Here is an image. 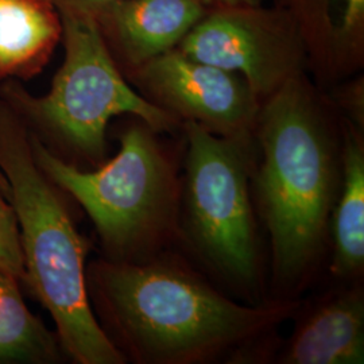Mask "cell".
Returning <instances> with one entry per match:
<instances>
[{
	"mask_svg": "<svg viewBox=\"0 0 364 364\" xmlns=\"http://www.w3.org/2000/svg\"><path fill=\"white\" fill-rule=\"evenodd\" d=\"M61 39L63 19L50 0H0V82L37 77Z\"/></svg>",
	"mask_w": 364,
	"mask_h": 364,
	"instance_id": "cell-12",
	"label": "cell"
},
{
	"mask_svg": "<svg viewBox=\"0 0 364 364\" xmlns=\"http://www.w3.org/2000/svg\"><path fill=\"white\" fill-rule=\"evenodd\" d=\"M180 242L220 282L259 304L262 282L258 216L251 176L254 132L215 135L183 122Z\"/></svg>",
	"mask_w": 364,
	"mask_h": 364,
	"instance_id": "cell-6",
	"label": "cell"
},
{
	"mask_svg": "<svg viewBox=\"0 0 364 364\" xmlns=\"http://www.w3.org/2000/svg\"><path fill=\"white\" fill-rule=\"evenodd\" d=\"M0 171L18 223L23 287L49 313L75 364H126L92 312L85 287L92 242L76 221L77 204L39 169L23 122L0 97Z\"/></svg>",
	"mask_w": 364,
	"mask_h": 364,
	"instance_id": "cell-3",
	"label": "cell"
},
{
	"mask_svg": "<svg viewBox=\"0 0 364 364\" xmlns=\"http://www.w3.org/2000/svg\"><path fill=\"white\" fill-rule=\"evenodd\" d=\"M66 360L55 332L27 308L22 285L0 272V364H58Z\"/></svg>",
	"mask_w": 364,
	"mask_h": 364,
	"instance_id": "cell-14",
	"label": "cell"
},
{
	"mask_svg": "<svg viewBox=\"0 0 364 364\" xmlns=\"http://www.w3.org/2000/svg\"><path fill=\"white\" fill-rule=\"evenodd\" d=\"M208 7L220 4H263L264 0H203Z\"/></svg>",
	"mask_w": 364,
	"mask_h": 364,
	"instance_id": "cell-18",
	"label": "cell"
},
{
	"mask_svg": "<svg viewBox=\"0 0 364 364\" xmlns=\"http://www.w3.org/2000/svg\"><path fill=\"white\" fill-rule=\"evenodd\" d=\"M85 287L105 338L126 363L224 362L250 340L294 318L299 299L239 304L173 252L144 263L97 258Z\"/></svg>",
	"mask_w": 364,
	"mask_h": 364,
	"instance_id": "cell-1",
	"label": "cell"
},
{
	"mask_svg": "<svg viewBox=\"0 0 364 364\" xmlns=\"http://www.w3.org/2000/svg\"><path fill=\"white\" fill-rule=\"evenodd\" d=\"M329 250V274L336 282L363 281L364 132L344 119L343 178L331 216Z\"/></svg>",
	"mask_w": 364,
	"mask_h": 364,
	"instance_id": "cell-13",
	"label": "cell"
},
{
	"mask_svg": "<svg viewBox=\"0 0 364 364\" xmlns=\"http://www.w3.org/2000/svg\"><path fill=\"white\" fill-rule=\"evenodd\" d=\"M338 115L364 132V76L356 73L324 90Z\"/></svg>",
	"mask_w": 364,
	"mask_h": 364,
	"instance_id": "cell-16",
	"label": "cell"
},
{
	"mask_svg": "<svg viewBox=\"0 0 364 364\" xmlns=\"http://www.w3.org/2000/svg\"><path fill=\"white\" fill-rule=\"evenodd\" d=\"M207 11L203 0H119L93 19L124 76L177 49Z\"/></svg>",
	"mask_w": 364,
	"mask_h": 364,
	"instance_id": "cell-10",
	"label": "cell"
},
{
	"mask_svg": "<svg viewBox=\"0 0 364 364\" xmlns=\"http://www.w3.org/2000/svg\"><path fill=\"white\" fill-rule=\"evenodd\" d=\"M147 102L220 136L254 132L260 103L240 75L188 57L164 53L124 75Z\"/></svg>",
	"mask_w": 364,
	"mask_h": 364,
	"instance_id": "cell-8",
	"label": "cell"
},
{
	"mask_svg": "<svg viewBox=\"0 0 364 364\" xmlns=\"http://www.w3.org/2000/svg\"><path fill=\"white\" fill-rule=\"evenodd\" d=\"M336 284L317 299L301 301L296 328L281 338L274 363H364L363 281Z\"/></svg>",
	"mask_w": 364,
	"mask_h": 364,
	"instance_id": "cell-9",
	"label": "cell"
},
{
	"mask_svg": "<svg viewBox=\"0 0 364 364\" xmlns=\"http://www.w3.org/2000/svg\"><path fill=\"white\" fill-rule=\"evenodd\" d=\"M0 272L21 282L23 287L25 266L18 223L10 201L0 193Z\"/></svg>",
	"mask_w": 364,
	"mask_h": 364,
	"instance_id": "cell-15",
	"label": "cell"
},
{
	"mask_svg": "<svg viewBox=\"0 0 364 364\" xmlns=\"http://www.w3.org/2000/svg\"><path fill=\"white\" fill-rule=\"evenodd\" d=\"M177 49L197 61L240 75L260 105L289 80L308 73L299 30L277 6L208 7Z\"/></svg>",
	"mask_w": 364,
	"mask_h": 364,
	"instance_id": "cell-7",
	"label": "cell"
},
{
	"mask_svg": "<svg viewBox=\"0 0 364 364\" xmlns=\"http://www.w3.org/2000/svg\"><path fill=\"white\" fill-rule=\"evenodd\" d=\"M0 193L6 198H9V183L6 181V177L3 176L1 171H0Z\"/></svg>",
	"mask_w": 364,
	"mask_h": 364,
	"instance_id": "cell-19",
	"label": "cell"
},
{
	"mask_svg": "<svg viewBox=\"0 0 364 364\" xmlns=\"http://www.w3.org/2000/svg\"><path fill=\"white\" fill-rule=\"evenodd\" d=\"M299 30L308 75L326 90L364 68V0H274Z\"/></svg>",
	"mask_w": 364,
	"mask_h": 364,
	"instance_id": "cell-11",
	"label": "cell"
},
{
	"mask_svg": "<svg viewBox=\"0 0 364 364\" xmlns=\"http://www.w3.org/2000/svg\"><path fill=\"white\" fill-rule=\"evenodd\" d=\"M60 15L65 55L50 91L36 96L22 81L0 82V97L31 136L68 165L92 170L108 159L107 132L114 117H139L159 134L181 131L176 117L132 88L108 52L93 18Z\"/></svg>",
	"mask_w": 364,
	"mask_h": 364,
	"instance_id": "cell-5",
	"label": "cell"
},
{
	"mask_svg": "<svg viewBox=\"0 0 364 364\" xmlns=\"http://www.w3.org/2000/svg\"><path fill=\"white\" fill-rule=\"evenodd\" d=\"M161 135L129 117L117 132V156L82 170L28 134L39 169L91 219L103 259L144 263L180 242L182 158Z\"/></svg>",
	"mask_w": 364,
	"mask_h": 364,
	"instance_id": "cell-4",
	"label": "cell"
},
{
	"mask_svg": "<svg viewBox=\"0 0 364 364\" xmlns=\"http://www.w3.org/2000/svg\"><path fill=\"white\" fill-rule=\"evenodd\" d=\"M60 14H76L95 18L119 0H50Z\"/></svg>",
	"mask_w": 364,
	"mask_h": 364,
	"instance_id": "cell-17",
	"label": "cell"
},
{
	"mask_svg": "<svg viewBox=\"0 0 364 364\" xmlns=\"http://www.w3.org/2000/svg\"><path fill=\"white\" fill-rule=\"evenodd\" d=\"M251 191L269 235L273 299H299L329 250L343 178V119L308 73L262 102Z\"/></svg>",
	"mask_w": 364,
	"mask_h": 364,
	"instance_id": "cell-2",
	"label": "cell"
}]
</instances>
